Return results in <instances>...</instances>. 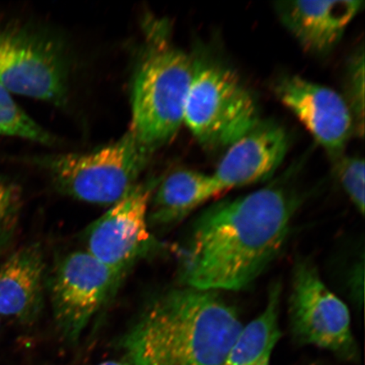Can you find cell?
Wrapping results in <instances>:
<instances>
[{"label":"cell","mask_w":365,"mask_h":365,"mask_svg":"<svg viewBox=\"0 0 365 365\" xmlns=\"http://www.w3.org/2000/svg\"><path fill=\"white\" fill-rule=\"evenodd\" d=\"M96 365H133L129 360L125 358L118 360H109V361H105Z\"/></svg>","instance_id":"obj_20"},{"label":"cell","mask_w":365,"mask_h":365,"mask_svg":"<svg viewBox=\"0 0 365 365\" xmlns=\"http://www.w3.org/2000/svg\"><path fill=\"white\" fill-rule=\"evenodd\" d=\"M354 122L355 134L363 137L364 133V51L359 48L346 63L344 93Z\"/></svg>","instance_id":"obj_17"},{"label":"cell","mask_w":365,"mask_h":365,"mask_svg":"<svg viewBox=\"0 0 365 365\" xmlns=\"http://www.w3.org/2000/svg\"><path fill=\"white\" fill-rule=\"evenodd\" d=\"M131 91L130 131L155 153L184 124L193 58L171 41L165 21H150Z\"/></svg>","instance_id":"obj_3"},{"label":"cell","mask_w":365,"mask_h":365,"mask_svg":"<svg viewBox=\"0 0 365 365\" xmlns=\"http://www.w3.org/2000/svg\"><path fill=\"white\" fill-rule=\"evenodd\" d=\"M192 58L184 124L203 148H228L262 120L257 101L226 63L205 53Z\"/></svg>","instance_id":"obj_4"},{"label":"cell","mask_w":365,"mask_h":365,"mask_svg":"<svg viewBox=\"0 0 365 365\" xmlns=\"http://www.w3.org/2000/svg\"><path fill=\"white\" fill-rule=\"evenodd\" d=\"M212 175L178 170L160 179L149 208V223L168 227L182 220L196 208L221 194Z\"/></svg>","instance_id":"obj_14"},{"label":"cell","mask_w":365,"mask_h":365,"mask_svg":"<svg viewBox=\"0 0 365 365\" xmlns=\"http://www.w3.org/2000/svg\"><path fill=\"white\" fill-rule=\"evenodd\" d=\"M300 203L291 185L277 181L205 209L180 250L182 286L214 292L249 287L284 248Z\"/></svg>","instance_id":"obj_1"},{"label":"cell","mask_w":365,"mask_h":365,"mask_svg":"<svg viewBox=\"0 0 365 365\" xmlns=\"http://www.w3.org/2000/svg\"><path fill=\"white\" fill-rule=\"evenodd\" d=\"M243 327L218 292L181 286L150 299L120 346L133 365H221Z\"/></svg>","instance_id":"obj_2"},{"label":"cell","mask_w":365,"mask_h":365,"mask_svg":"<svg viewBox=\"0 0 365 365\" xmlns=\"http://www.w3.org/2000/svg\"><path fill=\"white\" fill-rule=\"evenodd\" d=\"M289 143L284 126L270 120L259 121L227 148L212 175L219 190L223 192L270 179L284 162Z\"/></svg>","instance_id":"obj_11"},{"label":"cell","mask_w":365,"mask_h":365,"mask_svg":"<svg viewBox=\"0 0 365 365\" xmlns=\"http://www.w3.org/2000/svg\"><path fill=\"white\" fill-rule=\"evenodd\" d=\"M0 83L11 93L61 106L68 91V66L61 48L29 29H0Z\"/></svg>","instance_id":"obj_7"},{"label":"cell","mask_w":365,"mask_h":365,"mask_svg":"<svg viewBox=\"0 0 365 365\" xmlns=\"http://www.w3.org/2000/svg\"><path fill=\"white\" fill-rule=\"evenodd\" d=\"M332 171L350 202L357 211L364 213V160L359 156L342 155L333 160Z\"/></svg>","instance_id":"obj_18"},{"label":"cell","mask_w":365,"mask_h":365,"mask_svg":"<svg viewBox=\"0 0 365 365\" xmlns=\"http://www.w3.org/2000/svg\"><path fill=\"white\" fill-rule=\"evenodd\" d=\"M121 280L88 251L68 253L49 282L54 323L62 339L75 344Z\"/></svg>","instance_id":"obj_8"},{"label":"cell","mask_w":365,"mask_h":365,"mask_svg":"<svg viewBox=\"0 0 365 365\" xmlns=\"http://www.w3.org/2000/svg\"><path fill=\"white\" fill-rule=\"evenodd\" d=\"M11 93L0 83V136L19 137L43 145L56 143V138L22 110Z\"/></svg>","instance_id":"obj_16"},{"label":"cell","mask_w":365,"mask_h":365,"mask_svg":"<svg viewBox=\"0 0 365 365\" xmlns=\"http://www.w3.org/2000/svg\"><path fill=\"white\" fill-rule=\"evenodd\" d=\"M273 90L279 102L302 123L331 161L344 155L355 129L352 113L341 94L294 75L282 76Z\"/></svg>","instance_id":"obj_10"},{"label":"cell","mask_w":365,"mask_h":365,"mask_svg":"<svg viewBox=\"0 0 365 365\" xmlns=\"http://www.w3.org/2000/svg\"><path fill=\"white\" fill-rule=\"evenodd\" d=\"M159 181L138 182L86 230V251L120 280L157 244L149 230V208Z\"/></svg>","instance_id":"obj_9"},{"label":"cell","mask_w":365,"mask_h":365,"mask_svg":"<svg viewBox=\"0 0 365 365\" xmlns=\"http://www.w3.org/2000/svg\"><path fill=\"white\" fill-rule=\"evenodd\" d=\"M289 314L292 335L299 344L316 346L348 361L359 359L348 307L332 293L309 259L295 264Z\"/></svg>","instance_id":"obj_6"},{"label":"cell","mask_w":365,"mask_h":365,"mask_svg":"<svg viewBox=\"0 0 365 365\" xmlns=\"http://www.w3.org/2000/svg\"><path fill=\"white\" fill-rule=\"evenodd\" d=\"M364 4L360 0H296L275 2L274 9L305 52L325 56L339 45Z\"/></svg>","instance_id":"obj_12"},{"label":"cell","mask_w":365,"mask_h":365,"mask_svg":"<svg viewBox=\"0 0 365 365\" xmlns=\"http://www.w3.org/2000/svg\"><path fill=\"white\" fill-rule=\"evenodd\" d=\"M45 262L38 244L24 246L0 267V317L31 324L43 307Z\"/></svg>","instance_id":"obj_13"},{"label":"cell","mask_w":365,"mask_h":365,"mask_svg":"<svg viewBox=\"0 0 365 365\" xmlns=\"http://www.w3.org/2000/svg\"><path fill=\"white\" fill-rule=\"evenodd\" d=\"M21 198L20 189L0 175V253L7 247L16 231Z\"/></svg>","instance_id":"obj_19"},{"label":"cell","mask_w":365,"mask_h":365,"mask_svg":"<svg viewBox=\"0 0 365 365\" xmlns=\"http://www.w3.org/2000/svg\"><path fill=\"white\" fill-rule=\"evenodd\" d=\"M282 287L269 290L263 312L244 326L221 365H271L274 348L281 337L279 312Z\"/></svg>","instance_id":"obj_15"},{"label":"cell","mask_w":365,"mask_h":365,"mask_svg":"<svg viewBox=\"0 0 365 365\" xmlns=\"http://www.w3.org/2000/svg\"><path fill=\"white\" fill-rule=\"evenodd\" d=\"M154 153L130 130L93 152L52 155L34 160L56 188L81 202L112 205L138 184Z\"/></svg>","instance_id":"obj_5"}]
</instances>
